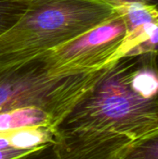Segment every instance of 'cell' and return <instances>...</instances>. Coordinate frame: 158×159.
I'll list each match as a JSON object with an SVG mask.
<instances>
[{
    "label": "cell",
    "instance_id": "6da1fadb",
    "mask_svg": "<svg viewBox=\"0 0 158 159\" xmlns=\"http://www.w3.org/2000/svg\"><path fill=\"white\" fill-rule=\"evenodd\" d=\"M158 129L155 51L124 55L55 128L60 159H119L134 141Z\"/></svg>",
    "mask_w": 158,
    "mask_h": 159
},
{
    "label": "cell",
    "instance_id": "7a4b0ae2",
    "mask_svg": "<svg viewBox=\"0 0 158 159\" xmlns=\"http://www.w3.org/2000/svg\"><path fill=\"white\" fill-rule=\"evenodd\" d=\"M116 12L102 0H34L17 22L0 34V62L49 51Z\"/></svg>",
    "mask_w": 158,
    "mask_h": 159
},
{
    "label": "cell",
    "instance_id": "3957f363",
    "mask_svg": "<svg viewBox=\"0 0 158 159\" xmlns=\"http://www.w3.org/2000/svg\"><path fill=\"white\" fill-rule=\"evenodd\" d=\"M103 68L83 75H56L51 72L49 51L0 62V113L34 107L61 121L95 84Z\"/></svg>",
    "mask_w": 158,
    "mask_h": 159
},
{
    "label": "cell",
    "instance_id": "277c9868",
    "mask_svg": "<svg viewBox=\"0 0 158 159\" xmlns=\"http://www.w3.org/2000/svg\"><path fill=\"white\" fill-rule=\"evenodd\" d=\"M128 29L116 12L109 20L49 50L51 72L76 75L99 71L125 55Z\"/></svg>",
    "mask_w": 158,
    "mask_h": 159
},
{
    "label": "cell",
    "instance_id": "5b68a950",
    "mask_svg": "<svg viewBox=\"0 0 158 159\" xmlns=\"http://www.w3.org/2000/svg\"><path fill=\"white\" fill-rule=\"evenodd\" d=\"M59 119L40 108L0 113V159H16L55 143Z\"/></svg>",
    "mask_w": 158,
    "mask_h": 159
},
{
    "label": "cell",
    "instance_id": "8992f818",
    "mask_svg": "<svg viewBox=\"0 0 158 159\" xmlns=\"http://www.w3.org/2000/svg\"><path fill=\"white\" fill-rule=\"evenodd\" d=\"M124 18L128 29L125 55L158 48V0H102Z\"/></svg>",
    "mask_w": 158,
    "mask_h": 159
},
{
    "label": "cell",
    "instance_id": "52a82bcc",
    "mask_svg": "<svg viewBox=\"0 0 158 159\" xmlns=\"http://www.w3.org/2000/svg\"><path fill=\"white\" fill-rule=\"evenodd\" d=\"M119 159H158V129L132 142Z\"/></svg>",
    "mask_w": 158,
    "mask_h": 159
},
{
    "label": "cell",
    "instance_id": "ba28073f",
    "mask_svg": "<svg viewBox=\"0 0 158 159\" xmlns=\"http://www.w3.org/2000/svg\"><path fill=\"white\" fill-rule=\"evenodd\" d=\"M34 0H0V34L23 15Z\"/></svg>",
    "mask_w": 158,
    "mask_h": 159
},
{
    "label": "cell",
    "instance_id": "9c48e42d",
    "mask_svg": "<svg viewBox=\"0 0 158 159\" xmlns=\"http://www.w3.org/2000/svg\"><path fill=\"white\" fill-rule=\"evenodd\" d=\"M16 159H60L55 147L54 143L47 144L44 147L38 148L29 154H26L20 157H18Z\"/></svg>",
    "mask_w": 158,
    "mask_h": 159
},
{
    "label": "cell",
    "instance_id": "30bf717a",
    "mask_svg": "<svg viewBox=\"0 0 158 159\" xmlns=\"http://www.w3.org/2000/svg\"><path fill=\"white\" fill-rule=\"evenodd\" d=\"M155 62H156V66L158 72V48L155 51Z\"/></svg>",
    "mask_w": 158,
    "mask_h": 159
}]
</instances>
